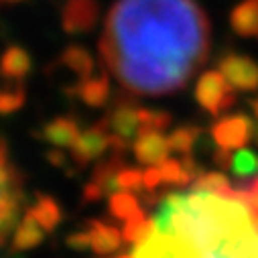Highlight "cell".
<instances>
[{
    "mask_svg": "<svg viewBox=\"0 0 258 258\" xmlns=\"http://www.w3.org/2000/svg\"><path fill=\"white\" fill-rule=\"evenodd\" d=\"M191 191H208V193H218V196H228L234 191L230 179L222 171H204L196 181L191 183Z\"/></svg>",
    "mask_w": 258,
    "mask_h": 258,
    "instance_id": "23",
    "label": "cell"
},
{
    "mask_svg": "<svg viewBox=\"0 0 258 258\" xmlns=\"http://www.w3.org/2000/svg\"><path fill=\"white\" fill-rule=\"evenodd\" d=\"M25 204L23 177L9 157V149L0 139V244H5L17 224Z\"/></svg>",
    "mask_w": 258,
    "mask_h": 258,
    "instance_id": "3",
    "label": "cell"
},
{
    "mask_svg": "<svg viewBox=\"0 0 258 258\" xmlns=\"http://www.w3.org/2000/svg\"><path fill=\"white\" fill-rule=\"evenodd\" d=\"M254 131L256 124L248 114L244 112L224 114L212 124V139L220 149L238 151L244 149L254 139Z\"/></svg>",
    "mask_w": 258,
    "mask_h": 258,
    "instance_id": "5",
    "label": "cell"
},
{
    "mask_svg": "<svg viewBox=\"0 0 258 258\" xmlns=\"http://www.w3.org/2000/svg\"><path fill=\"white\" fill-rule=\"evenodd\" d=\"M151 220L155 232L179 236L191 258H258V216L236 189L167 191Z\"/></svg>",
    "mask_w": 258,
    "mask_h": 258,
    "instance_id": "2",
    "label": "cell"
},
{
    "mask_svg": "<svg viewBox=\"0 0 258 258\" xmlns=\"http://www.w3.org/2000/svg\"><path fill=\"white\" fill-rule=\"evenodd\" d=\"M252 141H256V145H258V126H256V131H254V139Z\"/></svg>",
    "mask_w": 258,
    "mask_h": 258,
    "instance_id": "35",
    "label": "cell"
},
{
    "mask_svg": "<svg viewBox=\"0 0 258 258\" xmlns=\"http://www.w3.org/2000/svg\"><path fill=\"white\" fill-rule=\"evenodd\" d=\"M45 230L39 226V222L27 212L21 222L17 224L15 228V234H13V250L15 252H27V250H33L37 248L43 240H45Z\"/></svg>",
    "mask_w": 258,
    "mask_h": 258,
    "instance_id": "18",
    "label": "cell"
},
{
    "mask_svg": "<svg viewBox=\"0 0 258 258\" xmlns=\"http://www.w3.org/2000/svg\"><path fill=\"white\" fill-rule=\"evenodd\" d=\"M82 135L76 116H57L43 126V139L53 145V149H72Z\"/></svg>",
    "mask_w": 258,
    "mask_h": 258,
    "instance_id": "12",
    "label": "cell"
},
{
    "mask_svg": "<svg viewBox=\"0 0 258 258\" xmlns=\"http://www.w3.org/2000/svg\"><path fill=\"white\" fill-rule=\"evenodd\" d=\"M193 96L210 116H224L238 100L236 90L228 84V80L222 76L220 70L204 72L196 82Z\"/></svg>",
    "mask_w": 258,
    "mask_h": 258,
    "instance_id": "4",
    "label": "cell"
},
{
    "mask_svg": "<svg viewBox=\"0 0 258 258\" xmlns=\"http://www.w3.org/2000/svg\"><path fill=\"white\" fill-rule=\"evenodd\" d=\"M218 70L236 92L254 94L258 90V63L238 51H226L218 59Z\"/></svg>",
    "mask_w": 258,
    "mask_h": 258,
    "instance_id": "7",
    "label": "cell"
},
{
    "mask_svg": "<svg viewBox=\"0 0 258 258\" xmlns=\"http://www.w3.org/2000/svg\"><path fill=\"white\" fill-rule=\"evenodd\" d=\"M27 100V90L25 84H15V82H0V112L11 114L19 110Z\"/></svg>",
    "mask_w": 258,
    "mask_h": 258,
    "instance_id": "25",
    "label": "cell"
},
{
    "mask_svg": "<svg viewBox=\"0 0 258 258\" xmlns=\"http://www.w3.org/2000/svg\"><path fill=\"white\" fill-rule=\"evenodd\" d=\"M59 66L63 70H68L72 76H74V86L68 90L70 94L76 92V88L86 82L88 78H92L96 72H98V66H96V61H94V55L80 47V45H70L66 51H63L59 55Z\"/></svg>",
    "mask_w": 258,
    "mask_h": 258,
    "instance_id": "11",
    "label": "cell"
},
{
    "mask_svg": "<svg viewBox=\"0 0 258 258\" xmlns=\"http://www.w3.org/2000/svg\"><path fill=\"white\" fill-rule=\"evenodd\" d=\"M232 159H234L232 151H226V149H220V147H216V149L212 151V161H214V165H216L218 169H222V171H230Z\"/></svg>",
    "mask_w": 258,
    "mask_h": 258,
    "instance_id": "31",
    "label": "cell"
},
{
    "mask_svg": "<svg viewBox=\"0 0 258 258\" xmlns=\"http://www.w3.org/2000/svg\"><path fill=\"white\" fill-rule=\"evenodd\" d=\"M248 106H250L252 116L258 120V96H256V98H250V100H248Z\"/></svg>",
    "mask_w": 258,
    "mask_h": 258,
    "instance_id": "32",
    "label": "cell"
},
{
    "mask_svg": "<svg viewBox=\"0 0 258 258\" xmlns=\"http://www.w3.org/2000/svg\"><path fill=\"white\" fill-rule=\"evenodd\" d=\"M202 139V128L200 126H191V124H183L175 131H171V135L167 137L169 149L181 157H187L193 153V149L198 147Z\"/></svg>",
    "mask_w": 258,
    "mask_h": 258,
    "instance_id": "20",
    "label": "cell"
},
{
    "mask_svg": "<svg viewBox=\"0 0 258 258\" xmlns=\"http://www.w3.org/2000/svg\"><path fill=\"white\" fill-rule=\"evenodd\" d=\"M108 212H110L112 218H116L120 222H128L141 212V206H139V200H137L135 193L116 191L114 196H110Z\"/></svg>",
    "mask_w": 258,
    "mask_h": 258,
    "instance_id": "21",
    "label": "cell"
},
{
    "mask_svg": "<svg viewBox=\"0 0 258 258\" xmlns=\"http://www.w3.org/2000/svg\"><path fill=\"white\" fill-rule=\"evenodd\" d=\"M118 191H128V193H143L145 183H143V171L137 167H124L118 173Z\"/></svg>",
    "mask_w": 258,
    "mask_h": 258,
    "instance_id": "27",
    "label": "cell"
},
{
    "mask_svg": "<svg viewBox=\"0 0 258 258\" xmlns=\"http://www.w3.org/2000/svg\"><path fill=\"white\" fill-rule=\"evenodd\" d=\"M143 183H145V189L147 191H157L165 181H163V175H161V169L159 167H149L147 171H143Z\"/></svg>",
    "mask_w": 258,
    "mask_h": 258,
    "instance_id": "30",
    "label": "cell"
},
{
    "mask_svg": "<svg viewBox=\"0 0 258 258\" xmlns=\"http://www.w3.org/2000/svg\"><path fill=\"white\" fill-rule=\"evenodd\" d=\"M110 149H112V135L108 131L104 118H102L94 126L82 131V135L78 137L76 145L70 149V155H72L74 165L78 169H84L86 165H90V163L98 161L100 157H104Z\"/></svg>",
    "mask_w": 258,
    "mask_h": 258,
    "instance_id": "8",
    "label": "cell"
},
{
    "mask_svg": "<svg viewBox=\"0 0 258 258\" xmlns=\"http://www.w3.org/2000/svg\"><path fill=\"white\" fill-rule=\"evenodd\" d=\"M124 169V157L122 155H110L106 159H102L96 167H94V173H92V183H96L102 193H104V198L108 196H114V193L118 191V173Z\"/></svg>",
    "mask_w": 258,
    "mask_h": 258,
    "instance_id": "17",
    "label": "cell"
},
{
    "mask_svg": "<svg viewBox=\"0 0 258 258\" xmlns=\"http://www.w3.org/2000/svg\"><path fill=\"white\" fill-rule=\"evenodd\" d=\"M88 234L92 240V250L98 256H108V254L116 252L124 240L122 234L118 232V228H114L112 224H108L104 220H90Z\"/></svg>",
    "mask_w": 258,
    "mask_h": 258,
    "instance_id": "15",
    "label": "cell"
},
{
    "mask_svg": "<svg viewBox=\"0 0 258 258\" xmlns=\"http://www.w3.org/2000/svg\"><path fill=\"white\" fill-rule=\"evenodd\" d=\"M104 122L112 137L133 145L141 135V106H137V98L128 92L116 98L110 112L104 116Z\"/></svg>",
    "mask_w": 258,
    "mask_h": 258,
    "instance_id": "6",
    "label": "cell"
},
{
    "mask_svg": "<svg viewBox=\"0 0 258 258\" xmlns=\"http://www.w3.org/2000/svg\"><path fill=\"white\" fill-rule=\"evenodd\" d=\"M19 3H25V0H0V5H19Z\"/></svg>",
    "mask_w": 258,
    "mask_h": 258,
    "instance_id": "33",
    "label": "cell"
},
{
    "mask_svg": "<svg viewBox=\"0 0 258 258\" xmlns=\"http://www.w3.org/2000/svg\"><path fill=\"white\" fill-rule=\"evenodd\" d=\"M230 27L236 35L258 37V0H242L230 13Z\"/></svg>",
    "mask_w": 258,
    "mask_h": 258,
    "instance_id": "16",
    "label": "cell"
},
{
    "mask_svg": "<svg viewBox=\"0 0 258 258\" xmlns=\"http://www.w3.org/2000/svg\"><path fill=\"white\" fill-rule=\"evenodd\" d=\"M230 171L238 179V183L250 181V179L258 177V155H256V151H252V149H238L234 159H232Z\"/></svg>",
    "mask_w": 258,
    "mask_h": 258,
    "instance_id": "22",
    "label": "cell"
},
{
    "mask_svg": "<svg viewBox=\"0 0 258 258\" xmlns=\"http://www.w3.org/2000/svg\"><path fill=\"white\" fill-rule=\"evenodd\" d=\"M236 193L242 198V202L258 216V177H254V179H250V181L238 183Z\"/></svg>",
    "mask_w": 258,
    "mask_h": 258,
    "instance_id": "28",
    "label": "cell"
},
{
    "mask_svg": "<svg viewBox=\"0 0 258 258\" xmlns=\"http://www.w3.org/2000/svg\"><path fill=\"white\" fill-rule=\"evenodd\" d=\"M27 212L39 222V226H41L47 234L53 232V230L61 224V220H63V212H61L59 204H57L51 196H45V193H37L35 202L29 206Z\"/></svg>",
    "mask_w": 258,
    "mask_h": 258,
    "instance_id": "19",
    "label": "cell"
},
{
    "mask_svg": "<svg viewBox=\"0 0 258 258\" xmlns=\"http://www.w3.org/2000/svg\"><path fill=\"white\" fill-rule=\"evenodd\" d=\"M86 106L90 108H102L112 98V86H110V74L106 70H98L92 78L82 82L74 92Z\"/></svg>",
    "mask_w": 258,
    "mask_h": 258,
    "instance_id": "13",
    "label": "cell"
},
{
    "mask_svg": "<svg viewBox=\"0 0 258 258\" xmlns=\"http://www.w3.org/2000/svg\"><path fill=\"white\" fill-rule=\"evenodd\" d=\"M100 7L96 0H66L61 9V27L68 35H84L98 25Z\"/></svg>",
    "mask_w": 258,
    "mask_h": 258,
    "instance_id": "9",
    "label": "cell"
},
{
    "mask_svg": "<svg viewBox=\"0 0 258 258\" xmlns=\"http://www.w3.org/2000/svg\"><path fill=\"white\" fill-rule=\"evenodd\" d=\"M210 19L198 0H116L100 57L131 96L181 92L210 55Z\"/></svg>",
    "mask_w": 258,
    "mask_h": 258,
    "instance_id": "1",
    "label": "cell"
},
{
    "mask_svg": "<svg viewBox=\"0 0 258 258\" xmlns=\"http://www.w3.org/2000/svg\"><path fill=\"white\" fill-rule=\"evenodd\" d=\"M173 118L165 110H151V108H141V133L157 131L165 133L167 128H171Z\"/></svg>",
    "mask_w": 258,
    "mask_h": 258,
    "instance_id": "26",
    "label": "cell"
},
{
    "mask_svg": "<svg viewBox=\"0 0 258 258\" xmlns=\"http://www.w3.org/2000/svg\"><path fill=\"white\" fill-rule=\"evenodd\" d=\"M116 258H135L133 254H120V256H116Z\"/></svg>",
    "mask_w": 258,
    "mask_h": 258,
    "instance_id": "34",
    "label": "cell"
},
{
    "mask_svg": "<svg viewBox=\"0 0 258 258\" xmlns=\"http://www.w3.org/2000/svg\"><path fill=\"white\" fill-rule=\"evenodd\" d=\"M133 153L141 165L159 167L169 159L171 149H169L167 137L163 133L149 131V133H141L137 137V141L133 143Z\"/></svg>",
    "mask_w": 258,
    "mask_h": 258,
    "instance_id": "10",
    "label": "cell"
},
{
    "mask_svg": "<svg viewBox=\"0 0 258 258\" xmlns=\"http://www.w3.org/2000/svg\"><path fill=\"white\" fill-rule=\"evenodd\" d=\"M155 226H153V220L145 216V212L141 210L135 218H131L128 222H124V230H122V238L128 242V244H143L151 234H153Z\"/></svg>",
    "mask_w": 258,
    "mask_h": 258,
    "instance_id": "24",
    "label": "cell"
},
{
    "mask_svg": "<svg viewBox=\"0 0 258 258\" xmlns=\"http://www.w3.org/2000/svg\"><path fill=\"white\" fill-rule=\"evenodd\" d=\"M66 244H68L72 250H76V252H86V250H92V240H90L88 230L72 232V234L66 238Z\"/></svg>",
    "mask_w": 258,
    "mask_h": 258,
    "instance_id": "29",
    "label": "cell"
},
{
    "mask_svg": "<svg viewBox=\"0 0 258 258\" xmlns=\"http://www.w3.org/2000/svg\"><path fill=\"white\" fill-rule=\"evenodd\" d=\"M31 74V55L23 47H9L0 57V80L23 84Z\"/></svg>",
    "mask_w": 258,
    "mask_h": 258,
    "instance_id": "14",
    "label": "cell"
}]
</instances>
